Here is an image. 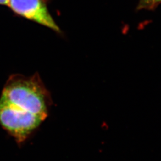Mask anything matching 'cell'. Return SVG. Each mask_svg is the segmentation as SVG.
I'll return each instance as SVG.
<instances>
[{"instance_id": "cell-1", "label": "cell", "mask_w": 161, "mask_h": 161, "mask_svg": "<svg viewBox=\"0 0 161 161\" xmlns=\"http://www.w3.org/2000/svg\"><path fill=\"white\" fill-rule=\"evenodd\" d=\"M0 101L11 104L46 119L52 104L50 92L38 74L15 75L7 82Z\"/></svg>"}, {"instance_id": "cell-2", "label": "cell", "mask_w": 161, "mask_h": 161, "mask_svg": "<svg viewBox=\"0 0 161 161\" xmlns=\"http://www.w3.org/2000/svg\"><path fill=\"white\" fill-rule=\"evenodd\" d=\"M45 119L0 101V125L18 143L25 142Z\"/></svg>"}, {"instance_id": "cell-3", "label": "cell", "mask_w": 161, "mask_h": 161, "mask_svg": "<svg viewBox=\"0 0 161 161\" xmlns=\"http://www.w3.org/2000/svg\"><path fill=\"white\" fill-rule=\"evenodd\" d=\"M8 6L16 14L60 33L44 0H9Z\"/></svg>"}, {"instance_id": "cell-4", "label": "cell", "mask_w": 161, "mask_h": 161, "mask_svg": "<svg viewBox=\"0 0 161 161\" xmlns=\"http://www.w3.org/2000/svg\"><path fill=\"white\" fill-rule=\"evenodd\" d=\"M160 4L161 0H139L137 9L153 10Z\"/></svg>"}, {"instance_id": "cell-5", "label": "cell", "mask_w": 161, "mask_h": 161, "mask_svg": "<svg viewBox=\"0 0 161 161\" xmlns=\"http://www.w3.org/2000/svg\"><path fill=\"white\" fill-rule=\"evenodd\" d=\"M9 0H0V4L8 5Z\"/></svg>"}]
</instances>
